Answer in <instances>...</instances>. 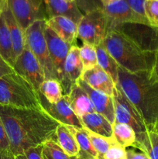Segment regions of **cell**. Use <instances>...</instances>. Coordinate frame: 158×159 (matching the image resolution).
I'll return each instance as SVG.
<instances>
[{
    "instance_id": "obj_1",
    "label": "cell",
    "mask_w": 158,
    "mask_h": 159,
    "mask_svg": "<svg viewBox=\"0 0 158 159\" xmlns=\"http://www.w3.org/2000/svg\"><path fill=\"white\" fill-rule=\"evenodd\" d=\"M0 117L7 134L10 151L15 156L29 148L55 139L60 125L43 110L0 106Z\"/></svg>"
},
{
    "instance_id": "obj_2",
    "label": "cell",
    "mask_w": 158,
    "mask_h": 159,
    "mask_svg": "<svg viewBox=\"0 0 158 159\" xmlns=\"http://www.w3.org/2000/svg\"><path fill=\"white\" fill-rule=\"evenodd\" d=\"M116 85L134 105L148 130L153 131L158 124V80L151 71L131 73L119 67Z\"/></svg>"
},
{
    "instance_id": "obj_3",
    "label": "cell",
    "mask_w": 158,
    "mask_h": 159,
    "mask_svg": "<svg viewBox=\"0 0 158 159\" xmlns=\"http://www.w3.org/2000/svg\"><path fill=\"white\" fill-rule=\"evenodd\" d=\"M102 43L119 66L125 71L136 73L153 69L156 53L142 50L120 31L110 30Z\"/></svg>"
},
{
    "instance_id": "obj_4",
    "label": "cell",
    "mask_w": 158,
    "mask_h": 159,
    "mask_svg": "<svg viewBox=\"0 0 158 159\" xmlns=\"http://www.w3.org/2000/svg\"><path fill=\"white\" fill-rule=\"evenodd\" d=\"M0 106L43 110L38 92L16 72L0 77Z\"/></svg>"
},
{
    "instance_id": "obj_5",
    "label": "cell",
    "mask_w": 158,
    "mask_h": 159,
    "mask_svg": "<svg viewBox=\"0 0 158 159\" xmlns=\"http://www.w3.org/2000/svg\"><path fill=\"white\" fill-rule=\"evenodd\" d=\"M46 22L45 19L36 20L26 28L25 30L26 45L40 62L44 72L45 79H57L45 37Z\"/></svg>"
},
{
    "instance_id": "obj_6",
    "label": "cell",
    "mask_w": 158,
    "mask_h": 159,
    "mask_svg": "<svg viewBox=\"0 0 158 159\" xmlns=\"http://www.w3.org/2000/svg\"><path fill=\"white\" fill-rule=\"evenodd\" d=\"M111 30V24L103 11L85 14L77 24V37L83 43L98 46Z\"/></svg>"
},
{
    "instance_id": "obj_7",
    "label": "cell",
    "mask_w": 158,
    "mask_h": 159,
    "mask_svg": "<svg viewBox=\"0 0 158 159\" xmlns=\"http://www.w3.org/2000/svg\"><path fill=\"white\" fill-rule=\"evenodd\" d=\"M112 99L114 104L115 122L127 124L134 130L136 134L148 130L138 110L118 85H116Z\"/></svg>"
},
{
    "instance_id": "obj_8",
    "label": "cell",
    "mask_w": 158,
    "mask_h": 159,
    "mask_svg": "<svg viewBox=\"0 0 158 159\" xmlns=\"http://www.w3.org/2000/svg\"><path fill=\"white\" fill-rule=\"evenodd\" d=\"M113 30L120 31L142 50L156 53L158 50V28L139 23H123Z\"/></svg>"
},
{
    "instance_id": "obj_9",
    "label": "cell",
    "mask_w": 158,
    "mask_h": 159,
    "mask_svg": "<svg viewBox=\"0 0 158 159\" xmlns=\"http://www.w3.org/2000/svg\"><path fill=\"white\" fill-rule=\"evenodd\" d=\"M15 72L26 79L37 92L43 81L44 72L40 62L26 45L23 52L17 57L13 65Z\"/></svg>"
},
{
    "instance_id": "obj_10",
    "label": "cell",
    "mask_w": 158,
    "mask_h": 159,
    "mask_svg": "<svg viewBox=\"0 0 158 159\" xmlns=\"http://www.w3.org/2000/svg\"><path fill=\"white\" fill-rule=\"evenodd\" d=\"M38 94L43 111L51 118L60 124L84 128L80 118L74 113L65 95H64L62 99L57 103L50 104L40 93H38Z\"/></svg>"
},
{
    "instance_id": "obj_11",
    "label": "cell",
    "mask_w": 158,
    "mask_h": 159,
    "mask_svg": "<svg viewBox=\"0 0 158 159\" xmlns=\"http://www.w3.org/2000/svg\"><path fill=\"white\" fill-rule=\"evenodd\" d=\"M102 11L109 20L111 30L116 26L123 23H139L150 26L147 19L136 14L125 0H119L116 2L105 6Z\"/></svg>"
},
{
    "instance_id": "obj_12",
    "label": "cell",
    "mask_w": 158,
    "mask_h": 159,
    "mask_svg": "<svg viewBox=\"0 0 158 159\" xmlns=\"http://www.w3.org/2000/svg\"><path fill=\"white\" fill-rule=\"evenodd\" d=\"M48 50L51 61L55 68L57 80L61 82L64 75V67L68 52L72 45L64 41L46 24L44 30Z\"/></svg>"
},
{
    "instance_id": "obj_13",
    "label": "cell",
    "mask_w": 158,
    "mask_h": 159,
    "mask_svg": "<svg viewBox=\"0 0 158 159\" xmlns=\"http://www.w3.org/2000/svg\"><path fill=\"white\" fill-rule=\"evenodd\" d=\"M84 68L80 55V47L72 45L66 57L64 67V75L60 84L63 87L64 95L68 96L73 85L81 79Z\"/></svg>"
},
{
    "instance_id": "obj_14",
    "label": "cell",
    "mask_w": 158,
    "mask_h": 159,
    "mask_svg": "<svg viewBox=\"0 0 158 159\" xmlns=\"http://www.w3.org/2000/svg\"><path fill=\"white\" fill-rule=\"evenodd\" d=\"M45 15L46 20L55 16H64L78 24L83 13L74 1L68 0H44Z\"/></svg>"
},
{
    "instance_id": "obj_15",
    "label": "cell",
    "mask_w": 158,
    "mask_h": 159,
    "mask_svg": "<svg viewBox=\"0 0 158 159\" xmlns=\"http://www.w3.org/2000/svg\"><path fill=\"white\" fill-rule=\"evenodd\" d=\"M77 83L88 95L96 113L103 115L112 124H114L115 112L112 97L91 88L81 79H79L77 81Z\"/></svg>"
},
{
    "instance_id": "obj_16",
    "label": "cell",
    "mask_w": 158,
    "mask_h": 159,
    "mask_svg": "<svg viewBox=\"0 0 158 159\" xmlns=\"http://www.w3.org/2000/svg\"><path fill=\"white\" fill-rule=\"evenodd\" d=\"M81 79L91 88L112 97L116 84L111 76L99 65L84 71Z\"/></svg>"
},
{
    "instance_id": "obj_17",
    "label": "cell",
    "mask_w": 158,
    "mask_h": 159,
    "mask_svg": "<svg viewBox=\"0 0 158 159\" xmlns=\"http://www.w3.org/2000/svg\"><path fill=\"white\" fill-rule=\"evenodd\" d=\"M9 9L24 30L36 20L45 19L37 12L29 0H8Z\"/></svg>"
},
{
    "instance_id": "obj_18",
    "label": "cell",
    "mask_w": 158,
    "mask_h": 159,
    "mask_svg": "<svg viewBox=\"0 0 158 159\" xmlns=\"http://www.w3.org/2000/svg\"><path fill=\"white\" fill-rule=\"evenodd\" d=\"M46 24L60 38L71 45L76 44L77 38V24L64 16H55L46 20Z\"/></svg>"
},
{
    "instance_id": "obj_19",
    "label": "cell",
    "mask_w": 158,
    "mask_h": 159,
    "mask_svg": "<svg viewBox=\"0 0 158 159\" xmlns=\"http://www.w3.org/2000/svg\"><path fill=\"white\" fill-rule=\"evenodd\" d=\"M2 15L9 28L12 42V48H13L14 60L15 61L17 57L23 52L26 45L25 30L19 24L9 7L2 12Z\"/></svg>"
},
{
    "instance_id": "obj_20",
    "label": "cell",
    "mask_w": 158,
    "mask_h": 159,
    "mask_svg": "<svg viewBox=\"0 0 158 159\" xmlns=\"http://www.w3.org/2000/svg\"><path fill=\"white\" fill-rule=\"evenodd\" d=\"M66 96L71 109L79 118L85 114L95 112L88 95L77 82Z\"/></svg>"
},
{
    "instance_id": "obj_21",
    "label": "cell",
    "mask_w": 158,
    "mask_h": 159,
    "mask_svg": "<svg viewBox=\"0 0 158 159\" xmlns=\"http://www.w3.org/2000/svg\"><path fill=\"white\" fill-rule=\"evenodd\" d=\"M84 128L102 136L111 138L113 136L112 124L103 116L96 112L88 113L80 117Z\"/></svg>"
},
{
    "instance_id": "obj_22",
    "label": "cell",
    "mask_w": 158,
    "mask_h": 159,
    "mask_svg": "<svg viewBox=\"0 0 158 159\" xmlns=\"http://www.w3.org/2000/svg\"><path fill=\"white\" fill-rule=\"evenodd\" d=\"M75 138L79 147L77 157L81 159H99L98 152L93 147L85 128L66 126Z\"/></svg>"
},
{
    "instance_id": "obj_23",
    "label": "cell",
    "mask_w": 158,
    "mask_h": 159,
    "mask_svg": "<svg viewBox=\"0 0 158 159\" xmlns=\"http://www.w3.org/2000/svg\"><path fill=\"white\" fill-rule=\"evenodd\" d=\"M133 148L139 149L150 159H158V134L152 130L136 134Z\"/></svg>"
},
{
    "instance_id": "obj_24",
    "label": "cell",
    "mask_w": 158,
    "mask_h": 159,
    "mask_svg": "<svg viewBox=\"0 0 158 159\" xmlns=\"http://www.w3.org/2000/svg\"><path fill=\"white\" fill-rule=\"evenodd\" d=\"M54 140L68 156L71 158L77 157L79 147L74 137L66 126L60 124L57 127Z\"/></svg>"
},
{
    "instance_id": "obj_25",
    "label": "cell",
    "mask_w": 158,
    "mask_h": 159,
    "mask_svg": "<svg viewBox=\"0 0 158 159\" xmlns=\"http://www.w3.org/2000/svg\"><path fill=\"white\" fill-rule=\"evenodd\" d=\"M96 54H97L98 65L106 71L112 77L116 85L118 81V69L119 65L116 61L112 56L107 51L102 43L95 46Z\"/></svg>"
},
{
    "instance_id": "obj_26",
    "label": "cell",
    "mask_w": 158,
    "mask_h": 159,
    "mask_svg": "<svg viewBox=\"0 0 158 159\" xmlns=\"http://www.w3.org/2000/svg\"><path fill=\"white\" fill-rule=\"evenodd\" d=\"M0 54L7 63L13 68L15 60L12 39L2 15L0 16Z\"/></svg>"
},
{
    "instance_id": "obj_27",
    "label": "cell",
    "mask_w": 158,
    "mask_h": 159,
    "mask_svg": "<svg viewBox=\"0 0 158 159\" xmlns=\"http://www.w3.org/2000/svg\"><path fill=\"white\" fill-rule=\"evenodd\" d=\"M38 93H40L48 102L57 103L64 96L63 87L57 79H45L41 84Z\"/></svg>"
},
{
    "instance_id": "obj_28",
    "label": "cell",
    "mask_w": 158,
    "mask_h": 159,
    "mask_svg": "<svg viewBox=\"0 0 158 159\" xmlns=\"http://www.w3.org/2000/svg\"><path fill=\"white\" fill-rule=\"evenodd\" d=\"M113 137L119 145L123 148L133 147L136 139V134L131 127L125 124L115 122L112 124Z\"/></svg>"
},
{
    "instance_id": "obj_29",
    "label": "cell",
    "mask_w": 158,
    "mask_h": 159,
    "mask_svg": "<svg viewBox=\"0 0 158 159\" xmlns=\"http://www.w3.org/2000/svg\"><path fill=\"white\" fill-rule=\"evenodd\" d=\"M93 147L98 152L99 156V159H102L104 155L107 152V151L114 144H118L116 141L114 137L111 138H107V137L102 136V135L97 134L95 133H93L91 130L85 128Z\"/></svg>"
},
{
    "instance_id": "obj_30",
    "label": "cell",
    "mask_w": 158,
    "mask_h": 159,
    "mask_svg": "<svg viewBox=\"0 0 158 159\" xmlns=\"http://www.w3.org/2000/svg\"><path fill=\"white\" fill-rule=\"evenodd\" d=\"M80 55L83 64L84 71L91 69L98 65L96 49L93 45L83 43L82 46L80 47Z\"/></svg>"
},
{
    "instance_id": "obj_31",
    "label": "cell",
    "mask_w": 158,
    "mask_h": 159,
    "mask_svg": "<svg viewBox=\"0 0 158 159\" xmlns=\"http://www.w3.org/2000/svg\"><path fill=\"white\" fill-rule=\"evenodd\" d=\"M44 159H72L68 156L54 139H50L43 144Z\"/></svg>"
},
{
    "instance_id": "obj_32",
    "label": "cell",
    "mask_w": 158,
    "mask_h": 159,
    "mask_svg": "<svg viewBox=\"0 0 158 159\" xmlns=\"http://www.w3.org/2000/svg\"><path fill=\"white\" fill-rule=\"evenodd\" d=\"M144 9L150 26L158 28V0H146Z\"/></svg>"
},
{
    "instance_id": "obj_33",
    "label": "cell",
    "mask_w": 158,
    "mask_h": 159,
    "mask_svg": "<svg viewBox=\"0 0 158 159\" xmlns=\"http://www.w3.org/2000/svg\"><path fill=\"white\" fill-rule=\"evenodd\" d=\"M15 157V159H44L43 155V144L29 148Z\"/></svg>"
},
{
    "instance_id": "obj_34",
    "label": "cell",
    "mask_w": 158,
    "mask_h": 159,
    "mask_svg": "<svg viewBox=\"0 0 158 159\" xmlns=\"http://www.w3.org/2000/svg\"><path fill=\"white\" fill-rule=\"evenodd\" d=\"M102 159H127L126 150L119 144H114L107 151Z\"/></svg>"
},
{
    "instance_id": "obj_35",
    "label": "cell",
    "mask_w": 158,
    "mask_h": 159,
    "mask_svg": "<svg viewBox=\"0 0 158 159\" xmlns=\"http://www.w3.org/2000/svg\"><path fill=\"white\" fill-rule=\"evenodd\" d=\"M146 0H125L132 9L140 16L147 19L145 15L144 4Z\"/></svg>"
},
{
    "instance_id": "obj_36",
    "label": "cell",
    "mask_w": 158,
    "mask_h": 159,
    "mask_svg": "<svg viewBox=\"0 0 158 159\" xmlns=\"http://www.w3.org/2000/svg\"><path fill=\"white\" fill-rule=\"evenodd\" d=\"M0 149L1 150L10 151L9 138H8L7 134L5 130L1 117H0Z\"/></svg>"
},
{
    "instance_id": "obj_37",
    "label": "cell",
    "mask_w": 158,
    "mask_h": 159,
    "mask_svg": "<svg viewBox=\"0 0 158 159\" xmlns=\"http://www.w3.org/2000/svg\"><path fill=\"white\" fill-rule=\"evenodd\" d=\"M12 72H15L14 68L6 61L0 54V77Z\"/></svg>"
},
{
    "instance_id": "obj_38",
    "label": "cell",
    "mask_w": 158,
    "mask_h": 159,
    "mask_svg": "<svg viewBox=\"0 0 158 159\" xmlns=\"http://www.w3.org/2000/svg\"><path fill=\"white\" fill-rule=\"evenodd\" d=\"M127 159H150L143 152H137L135 149H129L126 151Z\"/></svg>"
},
{
    "instance_id": "obj_39",
    "label": "cell",
    "mask_w": 158,
    "mask_h": 159,
    "mask_svg": "<svg viewBox=\"0 0 158 159\" xmlns=\"http://www.w3.org/2000/svg\"><path fill=\"white\" fill-rule=\"evenodd\" d=\"M33 7L35 8L37 12H40L41 15L46 18L45 15V9H44V0H29Z\"/></svg>"
},
{
    "instance_id": "obj_40",
    "label": "cell",
    "mask_w": 158,
    "mask_h": 159,
    "mask_svg": "<svg viewBox=\"0 0 158 159\" xmlns=\"http://www.w3.org/2000/svg\"><path fill=\"white\" fill-rule=\"evenodd\" d=\"M151 74L154 79L158 80V50L155 54L154 65H153V68L151 71Z\"/></svg>"
},
{
    "instance_id": "obj_41",
    "label": "cell",
    "mask_w": 158,
    "mask_h": 159,
    "mask_svg": "<svg viewBox=\"0 0 158 159\" xmlns=\"http://www.w3.org/2000/svg\"><path fill=\"white\" fill-rule=\"evenodd\" d=\"M0 159H15V157L11 151L0 149Z\"/></svg>"
},
{
    "instance_id": "obj_42",
    "label": "cell",
    "mask_w": 158,
    "mask_h": 159,
    "mask_svg": "<svg viewBox=\"0 0 158 159\" xmlns=\"http://www.w3.org/2000/svg\"><path fill=\"white\" fill-rule=\"evenodd\" d=\"M8 7H9L8 0H0V16Z\"/></svg>"
},
{
    "instance_id": "obj_43",
    "label": "cell",
    "mask_w": 158,
    "mask_h": 159,
    "mask_svg": "<svg viewBox=\"0 0 158 159\" xmlns=\"http://www.w3.org/2000/svg\"><path fill=\"white\" fill-rule=\"evenodd\" d=\"M102 2V4H103V6H107V5H109V4H112V3H114L116 2L119 1V0H101Z\"/></svg>"
},
{
    "instance_id": "obj_44",
    "label": "cell",
    "mask_w": 158,
    "mask_h": 159,
    "mask_svg": "<svg viewBox=\"0 0 158 159\" xmlns=\"http://www.w3.org/2000/svg\"><path fill=\"white\" fill-rule=\"evenodd\" d=\"M153 131H154V132H156V134H158V124H156V127H155V128H154V130H153Z\"/></svg>"
},
{
    "instance_id": "obj_45",
    "label": "cell",
    "mask_w": 158,
    "mask_h": 159,
    "mask_svg": "<svg viewBox=\"0 0 158 159\" xmlns=\"http://www.w3.org/2000/svg\"><path fill=\"white\" fill-rule=\"evenodd\" d=\"M72 159H81V158H78V157H74V158H72Z\"/></svg>"
},
{
    "instance_id": "obj_46",
    "label": "cell",
    "mask_w": 158,
    "mask_h": 159,
    "mask_svg": "<svg viewBox=\"0 0 158 159\" xmlns=\"http://www.w3.org/2000/svg\"><path fill=\"white\" fill-rule=\"evenodd\" d=\"M68 1H71V2H72V1H74V0H68Z\"/></svg>"
}]
</instances>
